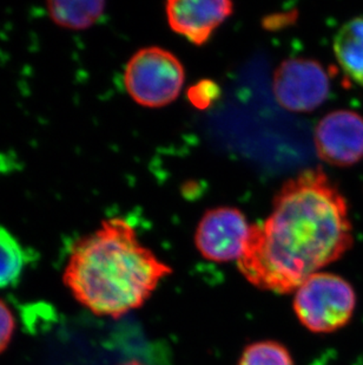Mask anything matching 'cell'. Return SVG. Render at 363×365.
Instances as JSON below:
<instances>
[{
  "instance_id": "cell-1",
  "label": "cell",
  "mask_w": 363,
  "mask_h": 365,
  "mask_svg": "<svg viewBox=\"0 0 363 365\" xmlns=\"http://www.w3.org/2000/svg\"><path fill=\"white\" fill-rule=\"evenodd\" d=\"M352 246L346 199L326 173L307 169L283 183L269 217L251 225L237 266L257 289L294 293Z\"/></svg>"
},
{
  "instance_id": "cell-2",
  "label": "cell",
  "mask_w": 363,
  "mask_h": 365,
  "mask_svg": "<svg viewBox=\"0 0 363 365\" xmlns=\"http://www.w3.org/2000/svg\"><path fill=\"white\" fill-rule=\"evenodd\" d=\"M172 274L127 220L112 217L73 245L63 283L90 312L117 319L143 307Z\"/></svg>"
},
{
  "instance_id": "cell-3",
  "label": "cell",
  "mask_w": 363,
  "mask_h": 365,
  "mask_svg": "<svg viewBox=\"0 0 363 365\" xmlns=\"http://www.w3.org/2000/svg\"><path fill=\"white\" fill-rule=\"evenodd\" d=\"M293 294L295 316L314 334H330L346 327L357 307L353 286L334 273L309 277Z\"/></svg>"
},
{
  "instance_id": "cell-4",
  "label": "cell",
  "mask_w": 363,
  "mask_h": 365,
  "mask_svg": "<svg viewBox=\"0 0 363 365\" xmlns=\"http://www.w3.org/2000/svg\"><path fill=\"white\" fill-rule=\"evenodd\" d=\"M124 86L129 96L145 108H162L181 95L184 66L174 53L149 46L138 50L124 70Z\"/></svg>"
},
{
  "instance_id": "cell-5",
  "label": "cell",
  "mask_w": 363,
  "mask_h": 365,
  "mask_svg": "<svg viewBox=\"0 0 363 365\" xmlns=\"http://www.w3.org/2000/svg\"><path fill=\"white\" fill-rule=\"evenodd\" d=\"M273 91L278 103L290 113H312L330 93V82L321 63L310 58L285 59L275 70Z\"/></svg>"
},
{
  "instance_id": "cell-6",
  "label": "cell",
  "mask_w": 363,
  "mask_h": 365,
  "mask_svg": "<svg viewBox=\"0 0 363 365\" xmlns=\"http://www.w3.org/2000/svg\"><path fill=\"white\" fill-rule=\"evenodd\" d=\"M251 226L235 207L206 210L196 228V248L209 262H237L246 250Z\"/></svg>"
},
{
  "instance_id": "cell-7",
  "label": "cell",
  "mask_w": 363,
  "mask_h": 365,
  "mask_svg": "<svg viewBox=\"0 0 363 365\" xmlns=\"http://www.w3.org/2000/svg\"><path fill=\"white\" fill-rule=\"evenodd\" d=\"M320 159L336 167H349L363 159V118L353 110L329 113L315 128Z\"/></svg>"
},
{
  "instance_id": "cell-8",
  "label": "cell",
  "mask_w": 363,
  "mask_h": 365,
  "mask_svg": "<svg viewBox=\"0 0 363 365\" xmlns=\"http://www.w3.org/2000/svg\"><path fill=\"white\" fill-rule=\"evenodd\" d=\"M233 11V3L228 0H172L165 4L172 31L197 46L206 44Z\"/></svg>"
},
{
  "instance_id": "cell-9",
  "label": "cell",
  "mask_w": 363,
  "mask_h": 365,
  "mask_svg": "<svg viewBox=\"0 0 363 365\" xmlns=\"http://www.w3.org/2000/svg\"><path fill=\"white\" fill-rule=\"evenodd\" d=\"M334 52L343 71L363 86V17L350 19L340 29L334 38Z\"/></svg>"
},
{
  "instance_id": "cell-10",
  "label": "cell",
  "mask_w": 363,
  "mask_h": 365,
  "mask_svg": "<svg viewBox=\"0 0 363 365\" xmlns=\"http://www.w3.org/2000/svg\"><path fill=\"white\" fill-rule=\"evenodd\" d=\"M46 11L52 21L63 29L86 30L100 21L105 11L104 1H51Z\"/></svg>"
},
{
  "instance_id": "cell-11",
  "label": "cell",
  "mask_w": 363,
  "mask_h": 365,
  "mask_svg": "<svg viewBox=\"0 0 363 365\" xmlns=\"http://www.w3.org/2000/svg\"><path fill=\"white\" fill-rule=\"evenodd\" d=\"M26 265V255L21 242L0 225V289L21 279Z\"/></svg>"
},
{
  "instance_id": "cell-12",
  "label": "cell",
  "mask_w": 363,
  "mask_h": 365,
  "mask_svg": "<svg viewBox=\"0 0 363 365\" xmlns=\"http://www.w3.org/2000/svg\"><path fill=\"white\" fill-rule=\"evenodd\" d=\"M237 365H295V363L285 345L265 339L247 345Z\"/></svg>"
},
{
  "instance_id": "cell-13",
  "label": "cell",
  "mask_w": 363,
  "mask_h": 365,
  "mask_svg": "<svg viewBox=\"0 0 363 365\" xmlns=\"http://www.w3.org/2000/svg\"><path fill=\"white\" fill-rule=\"evenodd\" d=\"M16 330V319L10 307L0 299V354L10 345Z\"/></svg>"
},
{
  "instance_id": "cell-14",
  "label": "cell",
  "mask_w": 363,
  "mask_h": 365,
  "mask_svg": "<svg viewBox=\"0 0 363 365\" xmlns=\"http://www.w3.org/2000/svg\"><path fill=\"white\" fill-rule=\"evenodd\" d=\"M203 88H204V91L202 93V90L197 84L189 93V98L199 108H206V106H209L208 103H210V100H213V89L216 86H211V83H208V84L203 83Z\"/></svg>"
},
{
  "instance_id": "cell-15",
  "label": "cell",
  "mask_w": 363,
  "mask_h": 365,
  "mask_svg": "<svg viewBox=\"0 0 363 365\" xmlns=\"http://www.w3.org/2000/svg\"><path fill=\"white\" fill-rule=\"evenodd\" d=\"M120 365H147L145 363L141 362V361H137V359H131V361H127V362L120 363Z\"/></svg>"
}]
</instances>
